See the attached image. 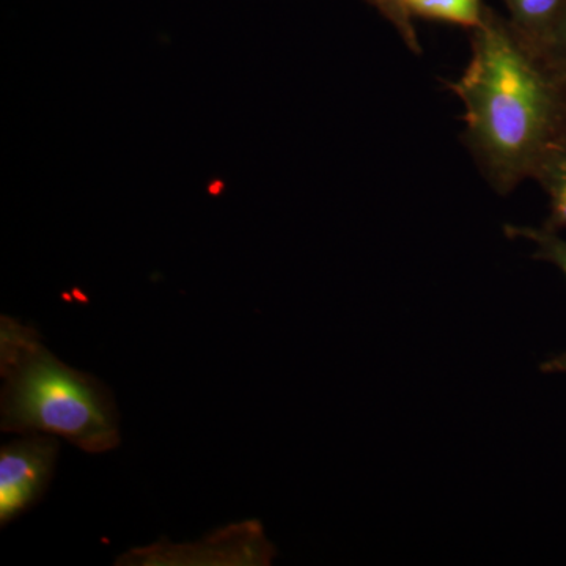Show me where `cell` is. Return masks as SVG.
<instances>
[{
  "label": "cell",
  "instance_id": "obj_8",
  "mask_svg": "<svg viewBox=\"0 0 566 566\" xmlns=\"http://www.w3.org/2000/svg\"><path fill=\"white\" fill-rule=\"evenodd\" d=\"M504 232L509 238H523L536 245L535 259L543 260L557 266L566 275V240L546 227L505 226Z\"/></svg>",
  "mask_w": 566,
  "mask_h": 566
},
{
  "label": "cell",
  "instance_id": "obj_4",
  "mask_svg": "<svg viewBox=\"0 0 566 566\" xmlns=\"http://www.w3.org/2000/svg\"><path fill=\"white\" fill-rule=\"evenodd\" d=\"M59 455L57 436L24 434L0 450V523L31 510L46 493Z\"/></svg>",
  "mask_w": 566,
  "mask_h": 566
},
{
  "label": "cell",
  "instance_id": "obj_11",
  "mask_svg": "<svg viewBox=\"0 0 566 566\" xmlns=\"http://www.w3.org/2000/svg\"><path fill=\"white\" fill-rule=\"evenodd\" d=\"M542 371H545V374H566V353L543 364Z\"/></svg>",
  "mask_w": 566,
  "mask_h": 566
},
{
  "label": "cell",
  "instance_id": "obj_9",
  "mask_svg": "<svg viewBox=\"0 0 566 566\" xmlns=\"http://www.w3.org/2000/svg\"><path fill=\"white\" fill-rule=\"evenodd\" d=\"M365 2L370 3L392 25L409 51L417 55L422 54V46H420L419 36H417L412 14L409 13L405 0H365Z\"/></svg>",
  "mask_w": 566,
  "mask_h": 566
},
{
  "label": "cell",
  "instance_id": "obj_7",
  "mask_svg": "<svg viewBox=\"0 0 566 566\" xmlns=\"http://www.w3.org/2000/svg\"><path fill=\"white\" fill-rule=\"evenodd\" d=\"M412 18L447 22L460 28H479L485 17L486 6L483 0H405Z\"/></svg>",
  "mask_w": 566,
  "mask_h": 566
},
{
  "label": "cell",
  "instance_id": "obj_1",
  "mask_svg": "<svg viewBox=\"0 0 566 566\" xmlns=\"http://www.w3.org/2000/svg\"><path fill=\"white\" fill-rule=\"evenodd\" d=\"M449 88L464 107V145L499 196L532 180L547 151L566 140V77L490 7Z\"/></svg>",
  "mask_w": 566,
  "mask_h": 566
},
{
  "label": "cell",
  "instance_id": "obj_6",
  "mask_svg": "<svg viewBox=\"0 0 566 566\" xmlns=\"http://www.w3.org/2000/svg\"><path fill=\"white\" fill-rule=\"evenodd\" d=\"M532 180L538 182L547 197L549 216L543 227L553 232L566 229V140L547 151Z\"/></svg>",
  "mask_w": 566,
  "mask_h": 566
},
{
  "label": "cell",
  "instance_id": "obj_10",
  "mask_svg": "<svg viewBox=\"0 0 566 566\" xmlns=\"http://www.w3.org/2000/svg\"><path fill=\"white\" fill-rule=\"evenodd\" d=\"M542 52L551 65L566 77V11L556 32L547 41L545 50Z\"/></svg>",
  "mask_w": 566,
  "mask_h": 566
},
{
  "label": "cell",
  "instance_id": "obj_5",
  "mask_svg": "<svg viewBox=\"0 0 566 566\" xmlns=\"http://www.w3.org/2000/svg\"><path fill=\"white\" fill-rule=\"evenodd\" d=\"M506 18L521 35L543 51L566 11V0H502Z\"/></svg>",
  "mask_w": 566,
  "mask_h": 566
},
{
  "label": "cell",
  "instance_id": "obj_2",
  "mask_svg": "<svg viewBox=\"0 0 566 566\" xmlns=\"http://www.w3.org/2000/svg\"><path fill=\"white\" fill-rule=\"evenodd\" d=\"M3 433L62 436L87 453L120 444V417L109 387L54 356L40 334L0 318Z\"/></svg>",
  "mask_w": 566,
  "mask_h": 566
},
{
  "label": "cell",
  "instance_id": "obj_3",
  "mask_svg": "<svg viewBox=\"0 0 566 566\" xmlns=\"http://www.w3.org/2000/svg\"><path fill=\"white\" fill-rule=\"evenodd\" d=\"M274 547L256 521L234 524L197 545H156L126 553L118 565H270Z\"/></svg>",
  "mask_w": 566,
  "mask_h": 566
}]
</instances>
